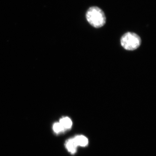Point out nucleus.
<instances>
[{"label":"nucleus","mask_w":156,"mask_h":156,"mask_svg":"<svg viewBox=\"0 0 156 156\" xmlns=\"http://www.w3.org/2000/svg\"><path fill=\"white\" fill-rule=\"evenodd\" d=\"M86 18L90 25L95 28H100L105 24L106 17L104 11L98 7H90L86 14Z\"/></svg>","instance_id":"nucleus-1"},{"label":"nucleus","mask_w":156,"mask_h":156,"mask_svg":"<svg viewBox=\"0 0 156 156\" xmlns=\"http://www.w3.org/2000/svg\"><path fill=\"white\" fill-rule=\"evenodd\" d=\"M141 40L137 34L127 32L124 34L121 39L122 47L126 50L133 51L137 49L141 44Z\"/></svg>","instance_id":"nucleus-2"},{"label":"nucleus","mask_w":156,"mask_h":156,"mask_svg":"<svg viewBox=\"0 0 156 156\" xmlns=\"http://www.w3.org/2000/svg\"><path fill=\"white\" fill-rule=\"evenodd\" d=\"M77 146L73 138L69 139L66 143V147L68 151L72 154L75 153Z\"/></svg>","instance_id":"nucleus-3"},{"label":"nucleus","mask_w":156,"mask_h":156,"mask_svg":"<svg viewBox=\"0 0 156 156\" xmlns=\"http://www.w3.org/2000/svg\"><path fill=\"white\" fill-rule=\"evenodd\" d=\"M77 146L85 147L88 144V140L86 136L83 135H78L73 138Z\"/></svg>","instance_id":"nucleus-4"},{"label":"nucleus","mask_w":156,"mask_h":156,"mask_svg":"<svg viewBox=\"0 0 156 156\" xmlns=\"http://www.w3.org/2000/svg\"><path fill=\"white\" fill-rule=\"evenodd\" d=\"M59 123L61 124L65 130L70 128L72 126V121L68 117H63L60 119Z\"/></svg>","instance_id":"nucleus-5"},{"label":"nucleus","mask_w":156,"mask_h":156,"mask_svg":"<svg viewBox=\"0 0 156 156\" xmlns=\"http://www.w3.org/2000/svg\"><path fill=\"white\" fill-rule=\"evenodd\" d=\"M53 130L57 134L63 132L65 130L59 122L55 123L53 125Z\"/></svg>","instance_id":"nucleus-6"}]
</instances>
